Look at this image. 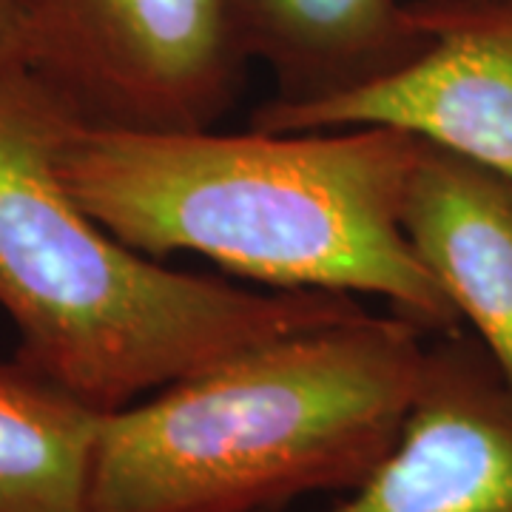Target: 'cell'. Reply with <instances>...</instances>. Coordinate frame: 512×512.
I'll list each match as a JSON object with an SVG mask.
<instances>
[{
  "label": "cell",
  "mask_w": 512,
  "mask_h": 512,
  "mask_svg": "<svg viewBox=\"0 0 512 512\" xmlns=\"http://www.w3.org/2000/svg\"><path fill=\"white\" fill-rule=\"evenodd\" d=\"M416 3L430 40L410 63L325 100L271 97L251 128H399L512 183V0Z\"/></svg>",
  "instance_id": "5b68a950"
},
{
  "label": "cell",
  "mask_w": 512,
  "mask_h": 512,
  "mask_svg": "<svg viewBox=\"0 0 512 512\" xmlns=\"http://www.w3.org/2000/svg\"><path fill=\"white\" fill-rule=\"evenodd\" d=\"M29 72L26 66V43L15 0H0V80Z\"/></svg>",
  "instance_id": "30bf717a"
},
{
  "label": "cell",
  "mask_w": 512,
  "mask_h": 512,
  "mask_svg": "<svg viewBox=\"0 0 512 512\" xmlns=\"http://www.w3.org/2000/svg\"><path fill=\"white\" fill-rule=\"evenodd\" d=\"M248 60L268 66L274 100L311 103L410 63L430 32L402 0H228Z\"/></svg>",
  "instance_id": "ba28073f"
},
{
  "label": "cell",
  "mask_w": 512,
  "mask_h": 512,
  "mask_svg": "<svg viewBox=\"0 0 512 512\" xmlns=\"http://www.w3.org/2000/svg\"><path fill=\"white\" fill-rule=\"evenodd\" d=\"M427 330L370 313L237 350L103 413L97 512H276L350 493L402 433Z\"/></svg>",
  "instance_id": "7a4b0ae2"
},
{
  "label": "cell",
  "mask_w": 512,
  "mask_h": 512,
  "mask_svg": "<svg viewBox=\"0 0 512 512\" xmlns=\"http://www.w3.org/2000/svg\"><path fill=\"white\" fill-rule=\"evenodd\" d=\"M69 117L32 72L0 80V311L20 362L111 413L237 350L365 311L345 293L248 291L128 248L57 171Z\"/></svg>",
  "instance_id": "3957f363"
},
{
  "label": "cell",
  "mask_w": 512,
  "mask_h": 512,
  "mask_svg": "<svg viewBox=\"0 0 512 512\" xmlns=\"http://www.w3.org/2000/svg\"><path fill=\"white\" fill-rule=\"evenodd\" d=\"M26 66L80 123L214 128L251 63L228 0H15Z\"/></svg>",
  "instance_id": "277c9868"
},
{
  "label": "cell",
  "mask_w": 512,
  "mask_h": 512,
  "mask_svg": "<svg viewBox=\"0 0 512 512\" xmlns=\"http://www.w3.org/2000/svg\"><path fill=\"white\" fill-rule=\"evenodd\" d=\"M404 234L512 387V183L419 140Z\"/></svg>",
  "instance_id": "52a82bcc"
},
{
  "label": "cell",
  "mask_w": 512,
  "mask_h": 512,
  "mask_svg": "<svg viewBox=\"0 0 512 512\" xmlns=\"http://www.w3.org/2000/svg\"><path fill=\"white\" fill-rule=\"evenodd\" d=\"M328 512H512V387L478 339L427 342L399 439Z\"/></svg>",
  "instance_id": "8992f818"
},
{
  "label": "cell",
  "mask_w": 512,
  "mask_h": 512,
  "mask_svg": "<svg viewBox=\"0 0 512 512\" xmlns=\"http://www.w3.org/2000/svg\"><path fill=\"white\" fill-rule=\"evenodd\" d=\"M419 140L399 128L220 134L69 117L57 171L94 220L140 254H200L274 291L379 296L427 333L458 311L404 234Z\"/></svg>",
  "instance_id": "6da1fadb"
},
{
  "label": "cell",
  "mask_w": 512,
  "mask_h": 512,
  "mask_svg": "<svg viewBox=\"0 0 512 512\" xmlns=\"http://www.w3.org/2000/svg\"><path fill=\"white\" fill-rule=\"evenodd\" d=\"M103 410L20 362H0V512H97Z\"/></svg>",
  "instance_id": "9c48e42d"
}]
</instances>
